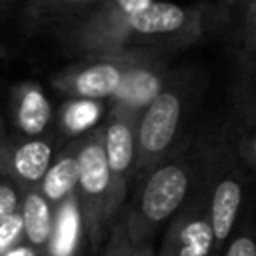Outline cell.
I'll return each instance as SVG.
<instances>
[{
  "label": "cell",
  "mask_w": 256,
  "mask_h": 256,
  "mask_svg": "<svg viewBox=\"0 0 256 256\" xmlns=\"http://www.w3.org/2000/svg\"><path fill=\"white\" fill-rule=\"evenodd\" d=\"M200 34L202 16L196 8L154 0L104 34L90 54L124 48L150 52L152 48L184 46L194 42Z\"/></svg>",
  "instance_id": "obj_1"
},
{
  "label": "cell",
  "mask_w": 256,
  "mask_h": 256,
  "mask_svg": "<svg viewBox=\"0 0 256 256\" xmlns=\"http://www.w3.org/2000/svg\"><path fill=\"white\" fill-rule=\"evenodd\" d=\"M190 186V172L184 164H158L144 178L132 208L126 212L130 244L148 242L152 232L168 220L184 202Z\"/></svg>",
  "instance_id": "obj_2"
},
{
  "label": "cell",
  "mask_w": 256,
  "mask_h": 256,
  "mask_svg": "<svg viewBox=\"0 0 256 256\" xmlns=\"http://www.w3.org/2000/svg\"><path fill=\"white\" fill-rule=\"evenodd\" d=\"M110 194V174L104 156V126H94L78 142V182L76 198L84 222V232L92 246H98L110 222L106 204Z\"/></svg>",
  "instance_id": "obj_3"
},
{
  "label": "cell",
  "mask_w": 256,
  "mask_h": 256,
  "mask_svg": "<svg viewBox=\"0 0 256 256\" xmlns=\"http://www.w3.org/2000/svg\"><path fill=\"white\" fill-rule=\"evenodd\" d=\"M150 54L148 50L130 48L86 54L84 60L60 70L52 78V86L68 98L102 102L114 94L124 72Z\"/></svg>",
  "instance_id": "obj_4"
},
{
  "label": "cell",
  "mask_w": 256,
  "mask_h": 256,
  "mask_svg": "<svg viewBox=\"0 0 256 256\" xmlns=\"http://www.w3.org/2000/svg\"><path fill=\"white\" fill-rule=\"evenodd\" d=\"M182 116L180 96L162 90L138 116L136 122V158L134 174L154 170L174 142Z\"/></svg>",
  "instance_id": "obj_5"
},
{
  "label": "cell",
  "mask_w": 256,
  "mask_h": 256,
  "mask_svg": "<svg viewBox=\"0 0 256 256\" xmlns=\"http://www.w3.org/2000/svg\"><path fill=\"white\" fill-rule=\"evenodd\" d=\"M136 122L138 116L110 108L108 120L104 124V156L110 174V194L106 212L112 220L126 198L130 176L134 174V158H136Z\"/></svg>",
  "instance_id": "obj_6"
},
{
  "label": "cell",
  "mask_w": 256,
  "mask_h": 256,
  "mask_svg": "<svg viewBox=\"0 0 256 256\" xmlns=\"http://www.w3.org/2000/svg\"><path fill=\"white\" fill-rule=\"evenodd\" d=\"M52 162V144L40 136L4 138L0 144V176L18 190L38 186Z\"/></svg>",
  "instance_id": "obj_7"
},
{
  "label": "cell",
  "mask_w": 256,
  "mask_h": 256,
  "mask_svg": "<svg viewBox=\"0 0 256 256\" xmlns=\"http://www.w3.org/2000/svg\"><path fill=\"white\" fill-rule=\"evenodd\" d=\"M150 2L154 0H100L88 14H84L76 22L72 32L68 34V44L82 54H90L104 34H108L124 18L142 10Z\"/></svg>",
  "instance_id": "obj_8"
},
{
  "label": "cell",
  "mask_w": 256,
  "mask_h": 256,
  "mask_svg": "<svg viewBox=\"0 0 256 256\" xmlns=\"http://www.w3.org/2000/svg\"><path fill=\"white\" fill-rule=\"evenodd\" d=\"M162 70L150 54L124 72L118 88L108 98L110 108L140 116V112L162 92Z\"/></svg>",
  "instance_id": "obj_9"
},
{
  "label": "cell",
  "mask_w": 256,
  "mask_h": 256,
  "mask_svg": "<svg viewBox=\"0 0 256 256\" xmlns=\"http://www.w3.org/2000/svg\"><path fill=\"white\" fill-rule=\"evenodd\" d=\"M18 192H20L18 212L22 218V242L30 246L38 256H44L54 228V206L44 198L38 186H28Z\"/></svg>",
  "instance_id": "obj_10"
},
{
  "label": "cell",
  "mask_w": 256,
  "mask_h": 256,
  "mask_svg": "<svg viewBox=\"0 0 256 256\" xmlns=\"http://www.w3.org/2000/svg\"><path fill=\"white\" fill-rule=\"evenodd\" d=\"M12 120L20 134L24 136H40L50 120L52 106L46 98L44 90L34 82H22L12 90Z\"/></svg>",
  "instance_id": "obj_11"
},
{
  "label": "cell",
  "mask_w": 256,
  "mask_h": 256,
  "mask_svg": "<svg viewBox=\"0 0 256 256\" xmlns=\"http://www.w3.org/2000/svg\"><path fill=\"white\" fill-rule=\"evenodd\" d=\"M164 244L174 256H210L214 236L208 224V214L190 210L180 216L168 230Z\"/></svg>",
  "instance_id": "obj_12"
},
{
  "label": "cell",
  "mask_w": 256,
  "mask_h": 256,
  "mask_svg": "<svg viewBox=\"0 0 256 256\" xmlns=\"http://www.w3.org/2000/svg\"><path fill=\"white\" fill-rule=\"evenodd\" d=\"M84 232V222L76 192L54 208V228L44 256H76Z\"/></svg>",
  "instance_id": "obj_13"
},
{
  "label": "cell",
  "mask_w": 256,
  "mask_h": 256,
  "mask_svg": "<svg viewBox=\"0 0 256 256\" xmlns=\"http://www.w3.org/2000/svg\"><path fill=\"white\" fill-rule=\"evenodd\" d=\"M240 204H242V186L236 178L228 176L214 186L208 206V224L214 236V244H220L230 236L234 222L238 218Z\"/></svg>",
  "instance_id": "obj_14"
},
{
  "label": "cell",
  "mask_w": 256,
  "mask_h": 256,
  "mask_svg": "<svg viewBox=\"0 0 256 256\" xmlns=\"http://www.w3.org/2000/svg\"><path fill=\"white\" fill-rule=\"evenodd\" d=\"M78 182V142L68 146L56 160L50 162L38 188L44 198L56 208L64 198L76 192Z\"/></svg>",
  "instance_id": "obj_15"
},
{
  "label": "cell",
  "mask_w": 256,
  "mask_h": 256,
  "mask_svg": "<svg viewBox=\"0 0 256 256\" xmlns=\"http://www.w3.org/2000/svg\"><path fill=\"white\" fill-rule=\"evenodd\" d=\"M102 106L96 100L70 98L60 108V128L66 134H78L86 128H94V122L100 118Z\"/></svg>",
  "instance_id": "obj_16"
},
{
  "label": "cell",
  "mask_w": 256,
  "mask_h": 256,
  "mask_svg": "<svg viewBox=\"0 0 256 256\" xmlns=\"http://www.w3.org/2000/svg\"><path fill=\"white\" fill-rule=\"evenodd\" d=\"M100 0H28L30 10L38 18H60V16H84Z\"/></svg>",
  "instance_id": "obj_17"
},
{
  "label": "cell",
  "mask_w": 256,
  "mask_h": 256,
  "mask_svg": "<svg viewBox=\"0 0 256 256\" xmlns=\"http://www.w3.org/2000/svg\"><path fill=\"white\" fill-rule=\"evenodd\" d=\"M128 250H130V238L126 230V212H122L120 220L112 224L102 256H128Z\"/></svg>",
  "instance_id": "obj_18"
},
{
  "label": "cell",
  "mask_w": 256,
  "mask_h": 256,
  "mask_svg": "<svg viewBox=\"0 0 256 256\" xmlns=\"http://www.w3.org/2000/svg\"><path fill=\"white\" fill-rule=\"evenodd\" d=\"M20 242H22V218L20 212H16L0 224V256H6Z\"/></svg>",
  "instance_id": "obj_19"
},
{
  "label": "cell",
  "mask_w": 256,
  "mask_h": 256,
  "mask_svg": "<svg viewBox=\"0 0 256 256\" xmlns=\"http://www.w3.org/2000/svg\"><path fill=\"white\" fill-rule=\"evenodd\" d=\"M18 204H20V192L18 188L8 182V180H0V224L4 220H8L12 214L18 212Z\"/></svg>",
  "instance_id": "obj_20"
},
{
  "label": "cell",
  "mask_w": 256,
  "mask_h": 256,
  "mask_svg": "<svg viewBox=\"0 0 256 256\" xmlns=\"http://www.w3.org/2000/svg\"><path fill=\"white\" fill-rule=\"evenodd\" d=\"M224 256H256V242L252 236H238L230 242Z\"/></svg>",
  "instance_id": "obj_21"
},
{
  "label": "cell",
  "mask_w": 256,
  "mask_h": 256,
  "mask_svg": "<svg viewBox=\"0 0 256 256\" xmlns=\"http://www.w3.org/2000/svg\"><path fill=\"white\" fill-rule=\"evenodd\" d=\"M128 256H156L150 242H140V244H130Z\"/></svg>",
  "instance_id": "obj_22"
},
{
  "label": "cell",
  "mask_w": 256,
  "mask_h": 256,
  "mask_svg": "<svg viewBox=\"0 0 256 256\" xmlns=\"http://www.w3.org/2000/svg\"><path fill=\"white\" fill-rule=\"evenodd\" d=\"M248 30H250V36L252 40L256 42V0H250V6H248Z\"/></svg>",
  "instance_id": "obj_23"
},
{
  "label": "cell",
  "mask_w": 256,
  "mask_h": 256,
  "mask_svg": "<svg viewBox=\"0 0 256 256\" xmlns=\"http://www.w3.org/2000/svg\"><path fill=\"white\" fill-rule=\"evenodd\" d=\"M242 152H244V156H246V158L256 166V136H254L250 142H246V144H244Z\"/></svg>",
  "instance_id": "obj_24"
},
{
  "label": "cell",
  "mask_w": 256,
  "mask_h": 256,
  "mask_svg": "<svg viewBox=\"0 0 256 256\" xmlns=\"http://www.w3.org/2000/svg\"><path fill=\"white\" fill-rule=\"evenodd\" d=\"M158 256H174V252H172L166 244H162V250H160V254H158Z\"/></svg>",
  "instance_id": "obj_25"
},
{
  "label": "cell",
  "mask_w": 256,
  "mask_h": 256,
  "mask_svg": "<svg viewBox=\"0 0 256 256\" xmlns=\"http://www.w3.org/2000/svg\"><path fill=\"white\" fill-rule=\"evenodd\" d=\"M4 138H6V132H4V122H2V114H0V144Z\"/></svg>",
  "instance_id": "obj_26"
},
{
  "label": "cell",
  "mask_w": 256,
  "mask_h": 256,
  "mask_svg": "<svg viewBox=\"0 0 256 256\" xmlns=\"http://www.w3.org/2000/svg\"><path fill=\"white\" fill-rule=\"evenodd\" d=\"M4 54H6V50H4V46H2V44H0V58H2V56H4Z\"/></svg>",
  "instance_id": "obj_27"
}]
</instances>
